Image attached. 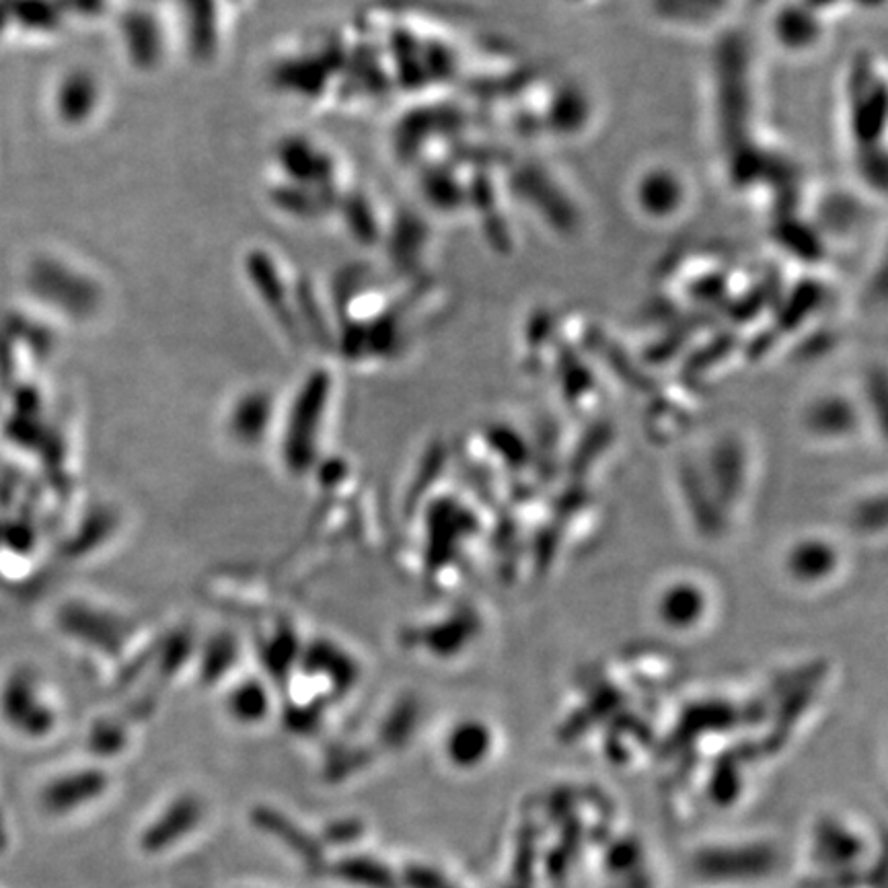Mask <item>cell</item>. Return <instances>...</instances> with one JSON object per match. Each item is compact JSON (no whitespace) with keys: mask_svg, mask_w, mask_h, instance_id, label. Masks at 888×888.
Wrapping results in <instances>:
<instances>
[{"mask_svg":"<svg viewBox=\"0 0 888 888\" xmlns=\"http://www.w3.org/2000/svg\"><path fill=\"white\" fill-rule=\"evenodd\" d=\"M636 208L653 220H671L679 217L689 204L688 180L683 173L665 163H654L637 173L632 187Z\"/></svg>","mask_w":888,"mask_h":888,"instance_id":"1","label":"cell"},{"mask_svg":"<svg viewBox=\"0 0 888 888\" xmlns=\"http://www.w3.org/2000/svg\"><path fill=\"white\" fill-rule=\"evenodd\" d=\"M201 817V806L192 798H180L177 803L169 805L168 810L152 822L142 835V845L147 852H161L175 845L180 839L185 838Z\"/></svg>","mask_w":888,"mask_h":888,"instance_id":"2","label":"cell"},{"mask_svg":"<svg viewBox=\"0 0 888 888\" xmlns=\"http://www.w3.org/2000/svg\"><path fill=\"white\" fill-rule=\"evenodd\" d=\"M486 749V737L482 735V730L477 728H463L459 730L453 737L451 742V754L454 761L461 765H470L475 763Z\"/></svg>","mask_w":888,"mask_h":888,"instance_id":"3","label":"cell"}]
</instances>
